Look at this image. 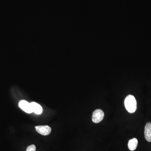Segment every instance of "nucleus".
Listing matches in <instances>:
<instances>
[{
	"mask_svg": "<svg viewBox=\"0 0 151 151\" xmlns=\"http://www.w3.org/2000/svg\"><path fill=\"white\" fill-rule=\"evenodd\" d=\"M104 113L102 110L97 109L93 112L92 114V122L95 124L100 123L104 119Z\"/></svg>",
	"mask_w": 151,
	"mask_h": 151,
	"instance_id": "f03ea898",
	"label": "nucleus"
},
{
	"mask_svg": "<svg viewBox=\"0 0 151 151\" xmlns=\"http://www.w3.org/2000/svg\"><path fill=\"white\" fill-rule=\"evenodd\" d=\"M124 105L126 110L129 113H133L137 110V100L133 95H129L127 96L124 101Z\"/></svg>",
	"mask_w": 151,
	"mask_h": 151,
	"instance_id": "f257e3e1",
	"label": "nucleus"
},
{
	"mask_svg": "<svg viewBox=\"0 0 151 151\" xmlns=\"http://www.w3.org/2000/svg\"><path fill=\"white\" fill-rule=\"evenodd\" d=\"M35 128L38 133L43 136H47L51 132V128L48 126H39Z\"/></svg>",
	"mask_w": 151,
	"mask_h": 151,
	"instance_id": "7ed1b4c3",
	"label": "nucleus"
},
{
	"mask_svg": "<svg viewBox=\"0 0 151 151\" xmlns=\"http://www.w3.org/2000/svg\"><path fill=\"white\" fill-rule=\"evenodd\" d=\"M30 104L33 112L38 115H40L42 113V108L40 105L35 102H32Z\"/></svg>",
	"mask_w": 151,
	"mask_h": 151,
	"instance_id": "423d86ee",
	"label": "nucleus"
},
{
	"mask_svg": "<svg viewBox=\"0 0 151 151\" xmlns=\"http://www.w3.org/2000/svg\"><path fill=\"white\" fill-rule=\"evenodd\" d=\"M19 107L26 113H31L33 111L30 103L25 100H21L19 103Z\"/></svg>",
	"mask_w": 151,
	"mask_h": 151,
	"instance_id": "20e7f679",
	"label": "nucleus"
},
{
	"mask_svg": "<svg viewBox=\"0 0 151 151\" xmlns=\"http://www.w3.org/2000/svg\"><path fill=\"white\" fill-rule=\"evenodd\" d=\"M145 136L146 140L151 142V122L146 124L145 129Z\"/></svg>",
	"mask_w": 151,
	"mask_h": 151,
	"instance_id": "39448f33",
	"label": "nucleus"
},
{
	"mask_svg": "<svg viewBox=\"0 0 151 151\" xmlns=\"http://www.w3.org/2000/svg\"><path fill=\"white\" fill-rule=\"evenodd\" d=\"M138 144V140L136 138H134L129 141L128 143V147L130 150L134 151L137 147Z\"/></svg>",
	"mask_w": 151,
	"mask_h": 151,
	"instance_id": "0eeeda50",
	"label": "nucleus"
},
{
	"mask_svg": "<svg viewBox=\"0 0 151 151\" xmlns=\"http://www.w3.org/2000/svg\"><path fill=\"white\" fill-rule=\"evenodd\" d=\"M36 147L35 145H31L28 147L27 151H36Z\"/></svg>",
	"mask_w": 151,
	"mask_h": 151,
	"instance_id": "6e6552de",
	"label": "nucleus"
}]
</instances>
